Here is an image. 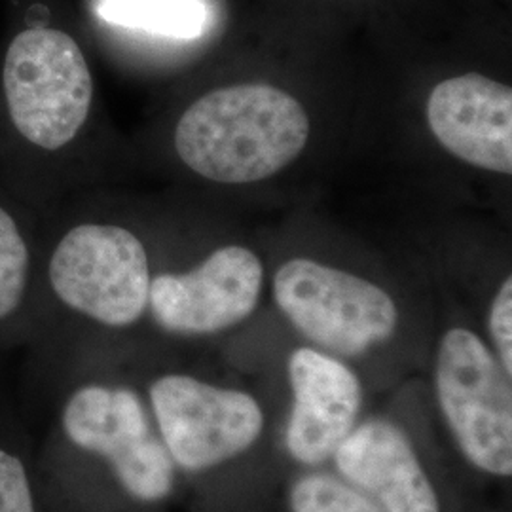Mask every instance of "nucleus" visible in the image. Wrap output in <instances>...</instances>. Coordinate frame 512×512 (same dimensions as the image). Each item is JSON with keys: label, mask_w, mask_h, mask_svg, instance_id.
Instances as JSON below:
<instances>
[{"label": "nucleus", "mask_w": 512, "mask_h": 512, "mask_svg": "<svg viewBox=\"0 0 512 512\" xmlns=\"http://www.w3.org/2000/svg\"><path fill=\"white\" fill-rule=\"evenodd\" d=\"M264 283L258 256L238 245L222 247L188 274L156 275L148 306L158 325L184 336L236 327L256 310Z\"/></svg>", "instance_id": "obj_8"}, {"label": "nucleus", "mask_w": 512, "mask_h": 512, "mask_svg": "<svg viewBox=\"0 0 512 512\" xmlns=\"http://www.w3.org/2000/svg\"><path fill=\"white\" fill-rule=\"evenodd\" d=\"M0 512H35L25 467L4 450H0Z\"/></svg>", "instance_id": "obj_15"}, {"label": "nucleus", "mask_w": 512, "mask_h": 512, "mask_svg": "<svg viewBox=\"0 0 512 512\" xmlns=\"http://www.w3.org/2000/svg\"><path fill=\"white\" fill-rule=\"evenodd\" d=\"M287 368L293 406L285 446L296 463L315 467L329 461L357 425L363 387L346 363L319 349H294Z\"/></svg>", "instance_id": "obj_9"}, {"label": "nucleus", "mask_w": 512, "mask_h": 512, "mask_svg": "<svg viewBox=\"0 0 512 512\" xmlns=\"http://www.w3.org/2000/svg\"><path fill=\"white\" fill-rule=\"evenodd\" d=\"M427 122L440 145L459 160L511 175V86L476 73L444 80L429 95Z\"/></svg>", "instance_id": "obj_10"}, {"label": "nucleus", "mask_w": 512, "mask_h": 512, "mask_svg": "<svg viewBox=\"0 0 512 512\" xmlns=\"http://www.w3.org/2000/svg\"><path fill=\"white\" fill-rule=\"evenodd\" d=\"M304 107L268 84H239L205 93L184 112L175 148L209 181L247 184L293 164L308 145Z\"/></svg>", "instance_id": "obj_1"}, {"label": "nucleus", "mask_w": 512, "mask_h": 512, "mask_svg": "<svg viewBox=\"0 0 512 512\" xmlns=\"http://www.w3.org/2000/svg\"><path fill=\"white\" fill-rule=\"evenodd\" d=\"M512 376L473 330L440 340L435 393L461 456L495 478L512 476Z\"/></svg>", "instance_id": "obj_2"}, {"label": "nucleus", "mask_w": 512, "mask_h": 512, "mask_svg": "<svg viewBox=\"0 0 512 512\" xmlns=\"http://www.w3.org/2000/svg\"><path fill=\"white\" fill-rule=\"evenodd\" d=\"M97 16L110 25L192 40L205 29L202 0H99Z\"/></svg>", "instance_id": "obj_12"}, {"label": "nucleus", "mask_w": 512, "mask_h": 512, "mask_svg": "<svg viewBox=\"0 0 512 512\" xmlns=\"http://www.w3.org/2000/svg\"><path fill=\"white\" fill-rule=\"evenodd\" d=\"M29 251L14 219L0 207V319L16 310L25 293Z\"/></svg>", "instance_id": "obj_14"}, {"label": "nucleus", "mask_w": 512, "mask_h": 512, "mask_svg": "<svg viewBox=\"0 0 512 512\" xmlns=\"http://www.w3.org/2000/svg\"><path fill=\"white\" fill-rule=\"evenodd\" d=\"M274 300L294 329L334 357L365 353L389 340L399 323L384 289L310 258H293L277 270Z\"/></svg>", "instance_id": "obj_4"}, {"label": "nucleus", "mask_w": 512, "mask_h": 512, "mask_svg": "<svg viewBox=\"0 0 512 512\" xmlns=\"http://www.w3.org/2000/svg\"><path fill=\"white\" fill-rule=\"evenodd\" d=\"M50 281L69 308L107 327H128L147 310L152 277L137 236L118 226L82 224L59 241Z\"/></svg>", "instance_id": "obj_6"}, {"label": "nucleus", "mask_w": 512, "mask_h": 512, "mask_svg": "<svg viewBox=\"0 0 512 512\" xmlns=\"http://www.w3.org/2000/svg\"><path fill=\"white\" fill-rule=\"evenodd\" d=\"M150 404L165 450L188 473L238 458L264 431V410L251 393L184 374L158 378Z\"/></svg>", "instance_id": "obj_5"}, {"label": "nucleus", "mask_w": 512, "mask_h": 512, "mask_svg": "<svg viewBox=\"0 0 512 512\" xmlns=\"http://www.w3.org/2000/svg\"><path fill=\"white\" fill-rule=\"evenodd\" d=\"M63 429L76 446L107 459L133 499L156 503L173 492L175 463L131 389L105 385L78 389L65 406Z\"/></svg>", "instance_id": "obj_7"}, {"label": "nucleus", "mask_w": 512, "mask_h": 512, "mask_svg": "<svg viewBox=\"0 0 512 512\" xmlns=\"http://www.w3.org/2000/svg\"><path fill=\"white\" fill-rule=\"evenodd\" d=\"M488 329L495 346V357L507 374L512 376V279L507 277L495 294Z\"/></svg>", "instance_id": "obj_16"}, {"label": "nucleus", "mask_w": 512, "mask_h": 512, "mask_svg": "<svg viewBox=\"0 0 512 512\" xmlns=\"http://www.w3.org/2000/svg\"><path fill=\"white\" fill-rule=\"evenodd\" d=\"M330 459L346 482L385 512H442L412 440L393 421L357 423Z\"/></svg>", "instance_id": "obj_11"}, {"label": "nucleus", "mask_w": 512, "mask_h": 512, "mask_svg": "<svg viewBox=\"0 0 512 512\" xmlns=\"http://www.w3.org/2000/svg\"><path fill=\"white\" fill-rule=\"evenodd\" d=\"M287 501L291 512H385L344 478L327 473H308L294 480Z\"/></svg>", "instance_id": "obj_13"}, {"label": "nucleus", "mask_w": 512, "mask_h": 512, "mask_svg": "<svg viewBox=\"0 0 512 512\" xmlns=\"http://www.w3.org/2000/svg\"><path fill=\"white\" fill-rule=\"evenodd\" d=\"M4 93L19 133L46 150L65 147L92 109L93 80L80 46L55 29H27L4 59Z\"/></svg>", "instance_id": "obj_3"}]
</instances>
